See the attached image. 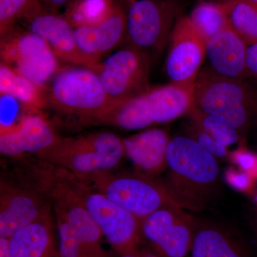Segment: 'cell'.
Returning <instances> with one entry per match:
<instances>
[{"instance_id": "obj_1", "label": "cell", "mask_w": 257, "mask_h": 257, "mask_svg": "<svg viewBox=\"0 0 257 257\" xmlns=\"http://www.w3.org/2000/svg\"><path fill=\"white\" fill-rule=\"evenodd\" d=\"M167 183L174 201L184 209L199 211L209 203L220 177L216 157L192 138L171 139L167 152Z\"/></svg>"}, {"instance_id": "obj_2", "label": "cell", "mask_w": 257, "mask_h": 257, "mask_svg": "<svg viewBox=\"0 0 257 257\" xmlns=\"http://www.w3.org/2000/svg\"><path fill=\"white\" fill-rule=\"evenodd\" d=\"M124 155L123 140L109 132L60 138L37 154V158L77 178L111 172Z\"/></svg>"}, {"instance_id": "obj_3", "label": "cell", "mask_w": 257, "mask_h": 257, "mask_svg": "<svg viewBox=\"0 0 257 257\" xmlns=\"http://www.w3.org/2000/svg\"><path fill=\"white\" fill-rule=\"evenodd\" d=\"M194 96L196 107L224 120L239 132L257 120V89L241 79L220 75L211 67L199 72Z\"/></svg>"}, {"instance_id": "obj_4", "label": "cell", "mask_w": 257, "mask_h": 257, "mask_svg": "<svg viewBox=\"0 0 257 257\" xmlns=\"http://www.w3.org/2000/svg\"><path fill=\"white\" fill-rule=\"evenodd\" d=\"M77 179L102 193L141 221L160 208L177 204L165 185L142 173L114 174L111 171Z\"/></svg>"}, {"instance_id": "obj_5", "label": "cell", "mask_w": 257, "mask_h": 257, "mask_svg": "<svg viewBox=\"0 0 257 257\" xmlns=\"http://www.w3.org/2000/svg\"><path fill=\"white\" fill-rule=\"evenodd\" d=\"M47 93L49 104L66 114L79 116L84 123L112 101L96 72L80 66L61 69Z\"/></svg>"}, {"instance_id": "obj_6", "label": "cell", "mask_w": 257, "mask_h": 257, "mask_svg": "<svg viewBox=\"0 0 257 257\" xmlns=\"http://www.w3.org/2000/svg\"><path fill=\"white\" fill-rule=\"evenodd\" d=\"M74 189L100 229L103 236L118 254L138 251L142 221L109 197L67 173Z\"/></svg>"}, {"instance_id": "obj_7", "label": "cell", "mask_w": 257, "mask_h": 257, "mask_svg": "<svg viewBox=\"0 0 257 257\" xmlns=\"http://www.w3.org/2000/svg\"><path fill=\"white\" fill-rule=\"evenodd\" d=\"M0 36L1 62L47 89V83L61 69L48 43L36 34L15 26Z\"/></svg>"}, {"instance_id": "obj_8", "label": "cell", "mask_w": 257, "mask_h": 257, "mask_svg": "<svg viewBox=\"0 0 257 257\" xmlns=\"http://www.w3.org/2000/svg\"><path fill=\"white\" fill-rule=\"evenodd\" d=\"M178 13L175 0H132L126 15L130 46L147 55L160 52L170 39Z\"/></svg>"}, {"instance_id": "obj_9", "label": "cell", "mask_w": 257, "mask_h": 257, "mask_svg": "<svg viewBox=\"0 0 257 257\" xmlns=\"http://www.w3.org/2000/svg\"><path fill=\"white\" fill-rule=\"evenodd\" d=\"M170 112L162 87L150 88L139 95L112 100L86 124H104L126 130H143L170 122Z\"/></svg>"}, {"instance_id": "obj_10", "label": "cell", "mask_w": 257, "mask_h": 257, "mask_svg": "<svg viewBox=\"0 0 257 257\" xmlns=\"http://www.w3.org/2000/svg\"><path fill=\"white\" fill-rule=\"evenodd\" d=\"M197 226L185 209L172 204L144 219L141 233L165 257H185L190 252Z\"/></svg>"}, {"instance_id": "obj_11", "label": "cell", "mask_w": 257, "mask_h": 257, "mask_svg": "<svg viewBox=\"0 0 257 257\" xmlns=\"http://www.w3.org/2000/svg\"><path fill=\"white\" fill-rule=\"evenodd\" d=\"M96 74L112 100L139 95L151 88L149 56L131 46L106 57Z\"/></svg>"}, {"instance_id": "obj_12", "label": "cell", "mask_w": 257, "mask_h": 257, "mask_svg": "<svg viewBox=\"0 0 257 257\" xmlns=\"http://www.w3.org/2000/svg\"><path fill=\"white\" fill-rule=\"evenodd\" d=\"M166 70L172 83L194 90L206 54V42L189 17L179 18L170 36Z\"/></svg>"}, {"instance_id": "obj_13", "label": "cell", "mask_w": 257, "mask_h": 257, "mask_svg": "<svg viewBox=\"0 0 257 257\" xmlns=\"http://www.w3.org/2000/svg\"><path fill=\"white\" fill-rule=\"evenodd\" d=\"M26 21L29 31L43 38L57 58L98 72L101 61L81 50L74 28L64 17L42 11Z\"/></svg>"}, {"instance_id": "obj_14", "label": "cell", "mask_w": 257, "mask_h": 257, "mask_svg": "<svg viewBox=\"0 0 257 257\" xmlns=\"http://www.w3.org/2000/svg\"><path fill=\"white\" fill-rule=\"evenodd\" d=\"M0 188V237H11L25 226L49 216L38 192L12 185L3 178Z\"/></svg>"}, {"instance_id": "obj_15", "label": "cell", "mask_w": 257, "mask_h": 257, "mask_svg": "<svg viewBox=\"0 0 257 257\" xmlns=\"http://www.w3.org/2000/svg\"><path fill=\"white\" fill-rule=\"evenodd\" d=\"M39 111L25 114L15 126L0 128V152L6 157L35 153L60 140L53 126Z\"/></svg>"}, {"instance_id": "obj_16", "label": "cell", "mask_w": 257, "mask_h": 257, "mask_svg": "<svg viewBox=\"0 0 257 257\" xmlns=\"http://www.w3.org/2000/svg\"><path fill=\"white\" fill-rule=\"evenodd\" d=\"M122 140L124 155L140 173L150 177L167 170V152L170 139L164 130L152 128Z\"/></svg>"}, {"instance_id": "obj_17", "label": "cell", "mask_w": 257, "mask_h": 257, "mask_svg": "<svg viewBox=\"0 0 257 257\" xmlns=\"http://www.w3.org/2000/svg\"><path fill=\"white\" fill-rule=\"evenodd\" d=\"M247 47V44L229 25L206 43L211 68L224 77L242 79L246 75Z\"/></svg>"}, {"instance_id": "obj_18", "label": "cell", "mask_w": 257, "mask_h": 257, "mask_svg": "<svg viewBox=\"0 0 257 257\" xmlns=\"http://www.w3.org/2000/svg\"><path fill=\"white\" fill-rule=\"evenodd\" d=\"M126 17L120 7L105 21L92 28L74 29L76 40L87 55L101 61V57L116 48L126 34Z\"/></svg>"}, {"instance_id": "obj_19", "label": "cell", "mask_w": 257, "mask_h": 257, "mask_svg": "<svg viewBox=\"0 0 257 257\" xmlns=\"http://www.w3.org/2000/svg\"><path fill=\"white\" fill-rule=\"evenodd\" d=\"M9 239L11 257H60L50 216L25 226Z\"/></svg>"}, {"instance_id": "obj_20", "label": "cell", "mask_w": 257, "mask_h": 257, "mask_svg": "<svg viewBox=\"0 0 257 257\" xmlns=\"http://www.w3.org/2000/svg\"><path fill=\"white\" fill-rule=\"evenodd\" d=\"M0 93L14 98L24 105L40 110L49 104L47 89L24 77L3 62L0 64Z\"/></svg>"}, {"instance_id": "obj_21", "label": "cell", "mask_w": 257, "mask_h": 257, "mask_svg": "<svg viewBox=\"0 0 257 257\" xmlns=\"http://www.w3.org/2000/svg\"><path fill=\"white\" fill-rule=\"evenodd\" d=\"M190 252L192 257H246L229 235L208 226H197Z\"/></svg>"}, {"instance_id": "obj_22", "label": "cell", "mask_w": 257, "mask_h": 257, "mask_svg": "<svg viewBox=\"0 0 257 257\" xmlns=\"http://www.w3.org/2000/svg\"><path fill=\"white\" fill-rule=\"evenodd\" d=\"M116 7L113 0H71L64 18L74 29L92 28L105 21Z\"/></svg>"}, {"instance_id": "obj_23", "label": "cell", "mask_w": 257, "mask_h": 257, "mask_svg": "<svg viewBox=\"0 0 257 257\" xmlns=\"http://www.w3.org/2000/svg\"><path fill=\"white\" fill-rule=\"evenodd\" d=\"M230 28L248 45L257 42V4L250 0H227L223 3Z\"/></svg>"}, {"instance_id": "obj_24", "label": "cell", "mask_w": 257, "mask_h": 257, "mask_svg": "<svg viewBox=\"0 0 257 257\" xmlns=\"http://www.w3.org/2000/svg\"><path fill=\"white\" fill-rule=\"evenodd\" d=\"M189 18L206 43L229 26L223 3L202 2L194 8Z\"/></svg>"}, {"instance_id": "obj_25", "label": "cell", "mask_w": 257, "mask_h": 257, "mask_svg": "<svg viewBox=\"0 0 257 257\" xmlns=\"http://www.w3.org/2000/svg\"><path fill=\"white\" fill-rule=\"evenodd\" d=\"M189 114L194 124L225 147L231 146L239 141V132L224 120L206 114L195 106Z\"/></svg>"}, {"instance_id": "obj_26", "label": "cell", "mask_w": 257, "mask_h": 257, "mask_svg": "<svg viewBox=\"0 0 257 257\" xmlns=\"http://www.w3.org/2000/svg\"><path fill=\"white\" fill-rule=\"evenodd\" d=\"M39 0H0V34L4 33L20 20H28L42 13Z\"/></svg>"}, {"instance_id": "obj_27", "label": "cell", "mask_w": 257, "mask_h": 257, "mask_svg": "<svg viewBox=\"0 0 257 257\" xmlns=\"http://www.w3.org/2000/svg\"><path fill=\"white\" fill-rule=\"evenodd\" d=\"M194 125L195 126L192 130V139H194L206 151L216 158L221 159L226 157L227 147L216 141L215 139L210 136L209 134L203 131L197 125L195 124Z\"/></svg>"}, {"instance_id": "obj_28", "label": "cell", "mask_w": 257, "mask_h": 257, "mask_svg": "<svg viewBox=\"0 0 257 257\" xmlns=\"http://www.w3.org/2000/svg\"><path fill=\"white\" fill-rule=\"evenodd\" d=\"M20 101L11 96L1 94V123L0 128L15 126L14 119L18 113V104Z\"/></svg>"}, {"instance_id": "obj_29", "label": "cell", "mask_w": 257, "mask_h": 257, "mask_svg": "<svg viewBox=\"0 0 257 257\" xmlns=\"http://www.w3.org/2000/svg\"><path fill=\"white\" fill-rule=\"evenodd\" d=\"M246 75L257 77V42L248 45L246 58Z\"/></svg>"}, {"instance_id": "obj_30", "label": "cell", "mask_w": 257, "mask_h": 257, "mask_svg": "<svg viewBox=\"0 0 257 257\" xmlns=\"http://www.w3.org/2000/svg\"><path fill=\"white\" fill-rule=\"evenodd\" d=\"M237 160H239L241 167L246 170L251 169L255 164V157L251 154L246 153V152L237 153Z\"/></svg>"}, {"instance_id": "obj_31", "label": "cell", "mask_w": 257, "mask_h": 257, "mask_svg": "<svg viewBox=\"0 0 257 257\" xmlns=\"http://www.w3.org/2000/svg\"><path fill=\"white\" fill-rule=\"evenodd\" d=\"M0 257H11L9 238L0 237Z\"/></svg>"}, {"instance_id": "obj_32", "label": "cell", "mask_w": 257, "mask_h": 257, "mask_svg": "<svg viewBox=\"0 0 257 257\" xmlns=\"http://www.w3.org/2000/svg\"><path fill=\"white\" fill-rule=\"evenodd\" d=\"M71 0H47V3L53 9H58L66 3H69Z\"/></svg>"}, {"instance_id": "obj_33", "label": "cell", "mask_w": 257, "mask_h": 257, "mask_svg": "<svg viewBox=\"0 0 257 257\" xmlns=\"http://www.w3.org/2000/svg\"><path fill=\"white\" fill-rule=\"evenodd\" d=\"M119 257H141L138 253V251L133 253H127V254L120 255Z\"/></svg>"}, {"instance_id": "obj_34", "label": "cell", "mask_w": 257, "mask_h": 257, "mask_svg": "<svg viewBox=\"0 0 257 257\" xmlns=\"http://www.w3.org/2000/svg\"><path fill=\"white\" fill-rule=\"evenodd\" d=\"M250 1L253 2V3H256L257 4V0H250Z\"/></svg>"}, {"instance_id": "obj_35", "label": "cell", "mask_w": 257, "mask_h": 257, "mask_svg": "<svg viewBox=\"0 0 257 257\" xmlns=\"http://www.w3.org/2000/svg\"><path fill=\"white\" fill-rule=\"evenodd\" d=\"M128 1H130V2H131V1H132V0H128Z\"/></svg>"}, {"instance_id": "obj_36", "label": "cell", "mask_w": 257, "mask_h": 257, "mask_svg": "<svg viewBox=\"0 0 257 257\" xmlns=\"http://www.w3.org/2000/svg\"><path fill=\"white\" fill-rule=\"evenodd\" d=\"M256 201H257V197H256Z\"/></svg>"}]
</instances>
